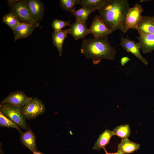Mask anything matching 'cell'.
<instances>
[{
    "label": "cell",
    "instance_id": "1",
    "mask_svg": "<svg viewBox=\"0 0 154 154\" xmlns=\"http://www.w3.org/2000/svg\"><path fill=\"white\" fill-rule=\"evenodd\" d=\"M130 8L127 0H107L98 10L99 16L112 32L119 29L124 34L126 17Z\"/></svg>",
    "mask_w": 154,
    "mask_h": 154
},
{
    "label": "cell",
    "instance_id": "2",
    "mask_svg": "<svg viewBox=\"0 0 154 154\" xmlns=\"http://www.w3.org/2000/svg\"><path fill=\"white\" fill-rule=\"evenodd\" d=\"M80 51L87 58L92 59L94 64H98L103 59L114 60L116 54V49L109 42L108 36L84 39Z\"/></svg>",
    "mask_w": 154,
    "mask_h": 154
},
{
    "label": "cell",
    "instance_id": "3",
    "mask_svg": "<svg viewBox=\"0 0 154 154\" xmlns=\"http://www.w3.org/2000/svg\"><path fill=\"white\" fill-rule=\"evenodd\" d=\"M8 5L10 11L17 17L20 23L33 24L35 21L32 18L30 14L27 0H8Z\"/></svg>",
    "mask_w": 154,
    "mask_h": 154
},
{
    "label": "cell",
    "instance_id": "4",
    "mask_svg": "<svg viewBox=\"0 0 154 154\" xmlns=\"http://www.w3.org/2000/svg\"><path fill=\"white\" fill-rule=\"evenodd\" d=\"M0 112L20 128L27 129V125L22 114L21 108L5 103L0 104Z\"/></svg>",
    "mask_w": 154,
    "mask_h": 154
},
{
    "label": "cell",
    "instance_id": "5",
    "mask_svg": "<svg viewBox=\"0 0 154 154\" xmlns=\"http://www.w3.org/2000/svg\"><path fill=\"white\" fill-rule=\"evenodd\" d=\"M46 111L44 104L39 99L32 98L21 108L22 114L25 119H32L44 113Z\"/></svg>",
    "mask_w": 154,
    "mask_h": 154
},
{
    "label": "cell",
    "instance_id": "6",
    "mask_svg": "<svg viewBox=\"0 0 154 154\" xmlns=\"http://www.w3.org/2000/svg\"><path fill=\"white\" fill-rule=\"evenodd\" d=\"M143 11L142 6L138 3L130 9L126 17L125 33L129 29H136L143 17L142 13Z\"/></svg>",
    "mask_w": 154,
    "mask_h": 154
},
{
    "label": "cell",
    "instance_id": "7",
    "mask_svg": "<svg viewBox=\"0 0 154 154\" xmlns=\"http://www.w3.org/2000/svg\"><path fill=\"white\" fill-rule=\"evenodd\" d=\"M104 23L99 15H96L92 20V25L89 29V33L92 34L94 38H102L112 33Z\"/></svg>",
    "mask_w": 154,
    "mask_h": 154
},
{
    "label": "cell",
    "instance_id": "8",
    "mask_svg": "<svg viewBox=\"0 0 154 154\" xmlns=\"http://www.w3.org/2000/svg\"><path fill=\"white\" fill-rule=\"evenodd\" d=\"M125 50L131 53L146 65L148 64L146 60L141 55L140 46L138 42L130 40L128 38L122 37L119 44Z\"/></svg>",
    "mask_w": 154,
    "mask_h": 154
},
{
    "label": "cell",
    "instance_id": "9",
    "mask_svg": "<svg viewBox=\"0 0 154 154\" xmlns=\"http://www.w3.org/2000/svg\"><path fill=\"white\" fill-rule=\"evenodd\" d=\"M32 98L27 96L22 91H17L10 93L1 101L0 104L8 103L21 108Z\"/></svg>",
    "mask_w": 154,
    "mask_h": 154
},
{
    "label": "cell",
    "instance_id": "10",
    "mask_svg": "<svg viewBox=\"0 0 154 154\" xmlns=\"http://www.w3.org/2000/svg\"><path fill=\"white\" fill-rule=\"evenodd\" d=\"M38 26V21H36L33 24L20 23L13 30L15 41L29 37L35 29Z\"/></svg>",
    "mask_w": 154,
    "mask_h": 154
},
{
    "label": "cell",
    "instance_id": "11",
    "mask_svg": "<svg viewBox=\"0 0 154 154\" xmlns=\"http://www.w3.org/2000/svg\"><path fill=\"white\" fill-rule=\"evenodd\" d=\"M29 11L33 19L38 21L43 18L45 11L43 3L39 0H27Z\"/></svg>",
    "mask_w": 154,
    "mask_h": 154
},
{
    "label": "cell",
    "instance_id": "12",
    "mask_svg": "<svg viewBox=\"0 0 154 154\" xmlns=\"http://www.w3.org/2000/svg\"><path fill=\"white\" fill-rule=\"evenodd\" d=\"M27 129L24 132L21 131L20 133V140L22 144L33 152L37 151L35 135L28 124Z\"/></svg>",
    "mask_w": 154,
    "mask_h": 154
},
{
    "label": "cell",
    "instance_id": "13",
    "mask_svg": "<svg viewBox=\"0 0 154 154\" xmlns=\"http://www.w3.org/2000/svg\"><path fill=\"white\" fill-rule=\"evenodd\" d=\"M69 34L75 40L83 38L89 33V29L88 28L86 23L76 21L71 24L68 29Z\"/></svg>",
    "mask_w": 154,
    "mask_h": 154
},
{
    "label": "cell",
    "instance_id": "14",
    "mask_svg": "<svg viewBox=\"0 0 154 154\" xmlns=\"http://www.w3.org/2000/svg\"><path fill=\"white\" fill-rule=\"evenodd\" d=\"M137 37L141 51L144 54L150 53L154 50V34L139 33Z\"/></svg>",
    "mask_w": 154,
    "mask_h": 154
},
{
    "label": "cell",
    "instance_id": "15",
    "mask_svg": "<svg viewBox=\"0 0 154 154\" xmlns=\"http://www.w3.org/2000/svg\"><path fill=\"white\" fill-rule=\"evenodd\" d=\"M68 34H69L68 29L54 31L52 33V43L56 48L60 56L62 55L63 43Z\"/></svg>",
    "mask_w": 154,
    "mask_h": 154
},
{
    "label": "cell",
    "instance_id": "16",
    "mask_svg": "<svg viewBox=\"0 0 154 154\" xmlns=\"http://www.w3.org/2000/svg\"><path fill=\"white\" fill-rule=\"evenodd\" d=\"M139 144L130 141L127 139H122L117 145L118 151L121 154H129L139 149Z\"/></svg>",
    "mask_w": 154,
    "mask_h": 154
},
{
    "label": "cell",
    "instance_id": "17",
    "mask_svg": "<svg viewBox=\"0 0 154 154\" xmlns=\"http://www.w3.org/2000/svg\"><path fill=\"white\" fill-rule=\"evenodd\" d=\"M114 135L113 131L106 129L101 134L96 142L93 149L98 150L105 147L110 143L111 137Z\"/></svg>",
    "mask_w": 154,
    "mask_h": 154
},
{
    "label": "cell",
    "instance_id": "18",
    "mask_svg": "<svg viewBox=\"0 0 154 154\" xmlns=\"http://www.w3.org/2000/svg\"><path fill=\"white\" fill-rule=\"evenodd\" d=\"M136 29L138 33L154 34V25L151 22L149 17L143 16Z\"/></svg>",
    "mask_w": 154,
    "mask_h": 154
},
{
    "label": "cell",
    "instance_id": "19",
    "mask_svg": "<svg viewBox=\"0 0 154 154\" xmlns=\"http://www.w3.org/2000/svg\"><path fill=\"white\" fill-rule=\"evenodd\" d=\"M107 0H78V4L82 7L86 8L94 11L99 10Z\"/></svg>",
    "mask_w": 154,
    "mask_h": 154
},
{
    "label": "cell",
    "instance_id": "20",
    "mask_svg": "<svg viewBox=\"0 0 154 154\" xmlns=\"http://www.w3.org/2000/svg\"><path fill=\"white\" fill-rule=\"evenodd\" d=\"M94 11L91 9L85 7L74 10L71 13L74 15L76 21L86 23L90 14Z\"/></svg>",
    "mask_w": 154,
    "mask_h": 154
},
{
    "label": "cell",
    "instance_id": "21",
    "mask_svg": "<svg viewBox=\"0 0 154 154\" xmlns=\"http://www.w3.org/2000/svg\"><path fill=\"white\" fill-rule=\"evenodd\" d=\"M2 21L7 25L12 30L15 29L20 23L17 16L11 11L3 17Z\"/></svg>",
    "mask_w": 154,
    "mask_h": 154
},
{
    "label": "cell",
    "instance_id": "22",
    "mask_svg": "<svg viewBox=\"0 0 154 154\" xmlns=\"http://www.w3.org/2000/svg\"><path fill=\"white\" fill-rule=\"evenodd\" d=\"M114 135L122 139H127L130 136L131 129L128 124L119 125L116 127L113 131Z\"/></svg>",
    "mask_w": 154,
    "mask_h": 154
},
{
    "label": "cell",
    "instance_id": "23",
    "mask_svg": "<svg viewBox=\"0 0 154 154\" xmlns=\"http://www.w3.org/2000/svg\"><path fill=\"white\" fill-rule=\"evenodd\" d=\"M59 2L62 9L71 13L75 10V6L78 4V0H60Z\"/></svg>",
    "mask_w": 154,
    "mask_h": 154
},
{
    "label": "cell",
    "instance_id": "24",
    "mask_svg": "<svg viewBox=\"0 0 154 154\" xmlns=\"http://www.w3.org/2000/svg\"><path fill=\"white\" fill-rule=\"evenodd\" d=\"M0 126L1 127L12 128L21 131L20 127L17 124L5 116L0 112Z\"/></svg>",
    "mask_w": 154,
    "mask_h": 154
},
{
    "label": "cell",
    "instance_id": "25",
    "mask_svg": "<svg viewBox=\"0 0 154 154\" xmlns=\"http://www.w3.org/2000/svg\"><path fill=\"white\" fill-rule=\"evenodd\" d=\"M71 20L65 21L58 19H54L51 23L52 27L54 31H59L67 26H70Z\"/></svg>",
    "mask_w": 154,
    "mask_h": 154
},
{
    "label": "cell",
    "instance_id": "26",
    "mask_svg": "<svg viewBox=\"0 0 154 154\" xmlns=\"http://www.w3.org/2000/svg\"><path fill=\"white\" fill-rule=\"evenodd\" d=\"M130 60V58L128 56L122 57L120 60V63L122 66H124Z\"/></svg>",
    "mask_w": 154,
    "mask_h": 154
},
{
    "label": "cell",
    "instance_id": "27",
    "mask_svg": "<svg viewBox=\"0 0 154 154\" xmlns=\"http://www.w3.org/2000/svg\"><path fill=\"white\" fill-rule=\"evenodd\" d=\"M104 150L105 151L106 153V154H121L118 151H117V152L114 153H108L107 151L106 150L105 148H103Z\"/></svg>",
    "mask_w": 154,
    "mask_h": 154
},
{
    "label": "cell",
    "instance_id": "28",
    "mask_svg": "<svg viewBox=\"0 0 154 154\" xmlns=\"http://www.w3.org/2000/svg\"><path fill=\"white\" fill-rule=\"evenodd\" d=\"M149 19L151 22L154 25V17H149Z\"/></svg>",
    "mask_w": 154,
    "mask_h": 154
},
{
    "label": "cell",
    "instance_id": "29",
    "mask_svg": "<svg viewBox=\"0 0 154 154\" xmlns=\"http://www.w3.org/2000/svg\"><path fill=\"white\" fill-rule=\"evenodd\" d=\"M32 154H44L43 153L38 151H37L35 152H33Z\"/></svg>",
    "mask_w": 154,
    "mask_h": 154
}]
</instances>
